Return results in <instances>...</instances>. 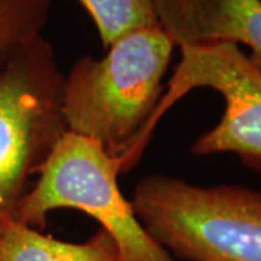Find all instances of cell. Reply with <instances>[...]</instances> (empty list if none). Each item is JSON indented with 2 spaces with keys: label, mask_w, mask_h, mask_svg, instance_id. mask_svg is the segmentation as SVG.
<instances>
[{
  "label": "cell",
  "mask_w": 261,
  "mask_h": 261,
  "mask_svg": "<svg viewBox=\"0 0 261 261\" xmlns=\"http://www.w3.org/2000/svg\"><path fill=\"white\" fill-rule=\"evenodd\" d=\"M180 60L140 141L121 157L126 173L137 164L154 128L168 109L196 89L224 97L221 121L192 144L193 155L233 154L261 176V68L240 45L226 41L178 47Z\"/></svg>",
  "instance_id": "277c9868"
},
{
  "label": "cell",
  "mask_w": 261,
  "mask_h": 261,
  "mask_svg": "<svg viewBox=\"0 0 261 261\" xmlns=\"http://www.w3.org/2000/svg\"><path fill=\"white\" fill-rule=\"evenodd\" d=\"M93 20L105 48L132 31L159 25L152 0H77Z\"/></svg>",
  "instance_id": "9c48e42d"
},
{
  "label": "cell",
  "mask_w": 261,
  "mask_h": 261,
  "mask_svg": "<svg viewBox=\"0 0 261 261\" xmlns=\"http://www.w3.org/2000/svg\"><path fill=\"white\" fill-rule=\"evenodd\" d=\"M53 0H0V73L32 39L41 37Z\"/></svg>",
  "instance_id": "ba28073f"
},
{
  "label": "cell",
  "mask_w": 261,
  "mask_h": 261,
  "mask_svg": "<svg viewBox=\"0 0 261 261\" xmlns=\"http://www.w3.org/2000/svg\"><path fill=\"white\" fill-rule=\"evenodd\" d=\"M63 80L54 48L42 35L0 73V228L68 130Z\"/></svg>",
  "instance_id": "5b68a950"
},
{
  "label": "cell",
  "mask_w": 261,
  "mask_h": 261,
  "mask_svg": "<svg viewBox=\"0 0 261 261\" xmlns=\"http://www.w3.org/2000/svg\"><path fill=\"white\" fill-rule=\"evenodd\" d=\"M157 22L176 47L226 41L251 49L261 68V0H152Z\"/></svg>",
  "instance_id": "8992f818"
},
{
  "label": "cell",
  "mask_w": 261,
  "mask_h": 261,
  "mask_svg": "<svg viewBox=\"0 0 261 261\" xmlns=\"http://www.w3.org/2000/svg\"><path fill=\"white\" fill-rule=\"evenodd\" d=\"M121 174V157L67 130L18 202L12 219L39 229L51 212L74 209L99 222L115 240L123 261H176L142 226L119 187Z\"/></svg>",
  "instance_id": "3957f363"
},
{
  "label": "cell",
  "mask_w": 261,
  "mask_h": 261,
  "mask_svg": "<svg viewBox=\"0 0 261 261\" xmlns=\"http://www.w3.org/2000/svg\"><path fill=\"white\" fill-rule=\"evenodd\" d=\"M174 48L163 28L154 25L123 35L100 58H79L61 87L68 130L123 157L152 119Z\"/></svg>",
  "instance_id": "6da1fadb"
},
{
  "label": "cell",
  "mask_w": 261,
  "mask_h": 261,
  "mask_svg": "<svg viewBox=\"0 0 261 261\" xmlns=\"http://www.w3.org/2000/svg\"><path fill=\"white\" fill-rule=\"evenodd\" d=\"M142 226L174 258L261 261V190L149 174L130 199Z\"/></svg>",
  "instance_id": "7a4b0ae2"
},
{
  "label": "cell",
  "mask_w": 261,
  "mask_h": 261,
  "mask_svg": "<svg viewBox=\"0 0 261 261\" xmlns=\"http://www.w3.org/2000/svg\"><path fill=\"white\" fill-rule=\"evenodd\" d=\"M0 261H123L112 237L99 228L83 243H68L19 224L0 228Z\"/></svg>",
  "instance_id": "52a82bcc"
}]
</instances>
